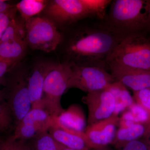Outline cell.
Returning a JSON list of instances; mask_svg holds the SVG:
<instances>
[{
	"label": "cell",
	"mask_w": 150,
	"mask_h": 150,
	"mask_svg": "<svg viewBox=\"0 0 150 150\" xmlns=\"http://www.w3.org/2000/svg\"><path fill=\"white\" fill-rule=\"evenodd\" d=\"M123 40L102 20L91 18L72 28L67 37H64V62L110 71L108 56Z\"/></svg>",
	"instance_id": "cell-1"
},
{
	"label": "cell",
	"mask_w": 150,
	"mask_h": 150,
	"mask_svg": "<svg viewBox=\"0 0 150 150\" xmlns=\"http://www.w3.org/2000/svg\"><path fill=\"white\" fill-rule=\"evenodd\" d=\"M123 39L150 33V0H114L102 20Z\"/></svg>",
	"instance_id": "cell-2"
},
{
	"label": "cell",
	"mask_w": 150,
	"mask_h": 150,
	"mask_svg": "<svg viewBox=\"0 0 150 150\" xmlns=\"http://www.w3.org/2000/svg\"><path fill=\"white\" fill-rule=\"evenodd\" d=\"M109 69L150 71V38L128 37L121 40L108 56Z\"/></svg>",
	"instance_id": "cell-3"
},
{
	"label": "cell",
	"mask_w": 150,
	"mask_h": 150,
	"mask_svg": "<svg viewBox=\"0 0 150 150\" xmlns=\"http://www.w3.org/2000/svg\"><path fill=\"white\" fill-rule=\"evenodd\" d=\"M71 74L70 63L64 62L54 64L45 78L41 108L51 117H57L64 110L61 104V98L68 89Z\"/></svg>",
	"instance_id": "cell-4"
},
{
	"label": "cell",
	"mask_w": 150,
	"mask_h": 150,
	"mask_svg": "<svg viewBox=\"0 0 150 150\" xmlns=\"http://www.w3.org/2000/svg\"><path fill=\"white\" fill-rule=\"evenodd\" d=\"M27 46L34 50L50 53L63 42L64 36L53 21L35 16L25 22Z\"/></svg>",
	"instance_id": "cell-5"
},
{
	"label": "cell",
	"mask_w": 150,
	"mask_h": 150,
	"mask_svg": "<svg viewBox=\"0 0 150 150\" xmlns=\"http://www.w3.org/2000/svg\"><path fill=\"white\" fill-rule=\"evenodd\" d=\"M15 67L5 77L4 86L6 102L13 115L16 126L31 109V103L28 86V74L15 71Z\"/></svg>",
	"instance_id": "cell-6"
},
{
	"label": "cell",
	"mask_w": 150,
	"mask_h": 150,
	"mask_svg": "<svg viewBox=\"0 0 150 150\" xmlns=\"http://www.w3.org/2000/svg\"><path fill=\"white\" fill-rule=\"evenodd\" d=\"M70 64L71 74L68 89L77 88L87 94L105 89L116 81L110 73L102 68Z\"/></svg>",
	"instance_id": "cell-7"
},
{
	"label": "cell",
	"mask_w": 150,
	"mask_h": 150,
	"mask_svg": "<svg viewBox=\"0 0 150 150\" xmlns=\"http://www.w3.org/2000/svg\"><path fill=\"white\" fill-rule=\"evenodd\" d=\"M43 11L46 17L54 22L65 25H70L86 19L93 18L85 0L49 1Z\"/></svg>",
	"instance_id": "cell-8"
},
{
	"label": "cell",
	"mask_w": 150,
	"mask_h": 150,
	"mask_svg": "<svg viewBox=\"0 0 150 150\" xmlns=\"http://www.w3.org/2000/svg\"><path fill=\"white\" fill-rule=\"evenodd\" d=\"M82 101L88 108V126L109 118L115 110L114 97L106 88L87 94Z\"/></svg>",
	"instance_id": "cell-9"
},
{
	"label": "cell",
	"mask_w": 150,
	"mask_h": 150,
	"mask_svg": "<svg viewBox=\"0 0 150 150\" xmlns=\"http://www.w3.org/2000/svg\"><path fill=\"white\" fill-rule=\"evenodd\" d=\"M119 119V116L112 115L107 119L87 126L84 133L88 148L90 149H99L112 144Z\"/></svg>",
	"instance_id": "cell-10"
},
{
	"label": "cell",
	"mask_w": 150,
	"mask_h": 150,
	"mask_svg": "<svg viewBox=\"0 0 150 150\" xmlns=\"http://www.w3.org/2000/svg\"><path fill=\"white\" fill-rule=\"evenodd\" d=\"M54 64L50 62H40L28 74V86L31 108H41L44 81Z\"/></svg>",
	"instance_id": "cell-11"
},
{
	"label": "cell",
	"mask_w": 150,
	"mask_h": 150,
	"mask_svg": "<svg viewBox=\"0 0 150 150\" xmlns=\"http://www.w3.org/2000/svg\"><path fill=\"white\" fill-rule=\"evenodd\" d=\"M110 71L116 81L133 92L150 89V71L111 69Z\"/></svg>",
	"instance_id": "cell-12"
},
{
	"label": "cell",
	"mask_w": 150,
	"mask_h": 150,
	"mask_svg": "<svg viewBox=\"0 0 150 150\" xmlns=\"http://www.w3.org/2000/svg\"><path fill=\"white\" fill-rule=\"evenodd\" d=\"M53 126L79 132H85L86 126L84 112L77 104L70 105L57 117H53Z\"/></svg>",
	"instance_id": "cell-13"
},
{
	"label": "cell",
	"mask_w": 150,
	"mask_h": 150,
	"mask_svg": "<svg viewBox=\"0 0 150 150\" xmlns=\"http://www.w3.org/2000/svg\"><path fill=\"white\" fill-rule=\"evenodd\" d=\"M51 136L66 147L76 150H90L88 146L84 132L53 126L48 130Z\"/></svg>",
	"instance_id": "cell-14"
},
{
	"label": "cell",
	"mask_w": 150,
	"mask_h": 150,
	"mask_svg": "<svg viewBox=\"0 0 150 150\" xmlns=\"http://www.w3.org/2000/svg\"><path fill=\"white\" fill-rule=\"evenodd\" d=\"M18 123L38 134L48 131L54 126V121L53 117L46 110L41 108H31Z\"/></svg>",
	"instance_id": "cell-15"
},
{
	"label": "cell",
	"mask_w": 150,
	"mask_h": 150,
	"mask_svg": "<svg viewBox=\"0 0 150 150\" xmlns=\"http://www.w3.org/2000/svg\"><path fill=\"white\" fill-rule=\"evenodd\" d=\"M142 137H144L145 140L149 139L148 127L144 124L136 123L129 128H119L112 144L117 149H121L129 142L140 140Z\"/></svg>",
	"instance_id": "cell-16"
},
{
	"label": "cell",
	"mask_w": 150,
	"mask_h": 150,
	"mask_svg": "<svg viewBox=\"0 0 150 150\" xmlns=\"http://www.w3.org/2000/svg\"><path fill=\"white\" fill-rule=\"evenodd\" d=\"M27 46L26 39H11L0 42V59L18 64L25 54Z\"/></svg>",
	"instance_id": "cell-17"
},
{
	"label": "cell",
	"mask_w": 150,
	"mask_h": 150,
	"mask_svg": "<svg viewBox=\"0 0 150 150\" xmlns=\"http://www.w3.org/2000/svg\"><path fill=\"white\" fill-rule=\"evenodd\" d=\"M112 94L115 100L113 115L118 116L135 102L127 88L120 82L115 81L106 88Z\"/></svg>",
	"instance_id": "cell-18"
},
{
	"label": "cell",
	"mask_w": 150,
	"mask_h": 150,
	"mask_svg": "<svg viewBox=\"0 0 150 150\" xmlns=\"http://www.w3.org/2000/svg\"><path fill=\"white\" fill-rule=\"evenodd\" d=\"M49 1L46 0H22L16 5L21 19L24 22L44 10Z\"/></svg>",
	"instance_id": "cell-19"
},
{
	"label": "cell",
	"mask_w": 150,
	"mask_h": 150,
	"mask_svg": "<svg viewBox=\"0 0 150 150\" xmlns=\"http://www.w3.org/2000/svg\"><path fill=\"white\" fill-rule=\"evenodd\" d=\"M120 119L141 123L147 126L150 136V117L147 111L137 103L134 102L123 112Z\"/></svg>",
	"instance_id": "cell-20"
},
{
	"label": "cell",
	"mask_w": 150,
	"mask_h": 150,
	"mask_svg": "<svg viewBox=\"0 0 150 150\" xmlns=\"http://www.w3.org/2000/svg\"><path fill=\"white\" fill-rule=\"evenodd\" d=\"M15 127L13 115L6 103L0 105V141H5L1 139L2 137H10Z\"/></svg>",
	"instance_id": "cell-21"
},
{
	"label": "cell",
	"mask_w": 150,
	"mask_h": 150,
	"mask_svg": "<svg viewBox=\"0 0 150 150\" xmlns=\"http://www.w3.org/2000/svg\"><path fill=\"white\" fill-rule=\"evenodd\" d=\"M32 150H61L64 146L56 141L48 131L37 135L31 139Z\"/></svg>",
	"instance_id": "cell-22"
},
{
	"label": "cell",
	"mask_w": 150,
	"mask_h": 150,
	"mask_svg": "<svg viewBox=\"0 0 150 150\" xmlns=\"http://www.w3.org/2000/svg\"><path fill=\"white\" fill-rule=\"evenodd\" d=\"M16 39H26V33L24 22L16 17L11 20L0 42Z\"/></svg>",
	"instance_id": "cell-23"
},
{
	"label": "cell",
	"mask_w": 150,
	"mask_h": 150,
	"mask_svg": "<svg viewBox=\"0 0 150 150\" xmlns=\"http://www.w3.org/2000/svg\"><path fill=\"white\" fill-rule=\"evenodd\" d=\"M134 101L145 109L150 117V89L133 92Z\"/></svg>",
	"instance_id": "cell-24"
},
{
	"label": "cell",
	"mask_w": 150,
	"mask_h": 150,
	"mask_svg": "<svg viewBox=\"0 0 150 150\" xmlns=\"http://www.w3.org/2000/svg\"><path fill=\"white\" fill-rule=\"evenodd\" d=\"M17 11L16 7L9 11L0 14V41L11 20L16 17Z\"/></svg>",
	"instance_id": "cell-25"
},
{
	"label": "cell",
	"mask_w": 150,
	"mask_h": 150,
	"mask_svg": "<svg viewBox=\"0 0 150 150\" xmlns=\"http://www.w3.org/2000/svg\"><path fill=\"white\" fill-rule=\"evenodd\" d=\"M121 150H149L145 140H138L126 144Z\"/></svg>",
	"instance_id": "cell-26"
},
{
	"label": "cell",
	"mask_w": 150,
	"mask_h": 150,
	"mask_svg": "<svg viewBox=\"0 0 150 150\" xmlns=\"http://www.w3.org/2000/svg\"><path fill=\"white\" fill-rule=\"evenodd\" d=\"M5 142L11 150H32L26 141L17 140L12 142H8L6 141Z\"/></svg>",
	"instance_id": "cell-27"
},
{
	"label": "cell",
	"mask_w": 150,
	"mask_h": 150,
	"mask_svg": "<svg viewBox=\"0 0 150 150\" xmlns=\"http://www.w3.org/2000/svg\"><path fill=\"white\" fill-rule=\"evenodd\" d=\"M17 64L13 62H7L0 59V79L5 77L12 69L16 66Z\"/></svg>",
	"instance_id": "cell-28"
},
{
	"label": "cell",
	"mask_w": 150,
	"mask_h": 150,
	"mask_svg": "<svg viewBox=\"0 0 150 150\" xmlns=\"http://www.w3.org/2000/svg\"><path fill=\"white\" fill-rule=\"evenodd\" d=\"M16 7L15 5H12L6 2V1L0 0V14L7 12Z\"/></svg>",
	"instance_id": "cell-29"
},
{
	"label": "cell",
	"mask_w": 150,
	"mask_h": 150,
	"mask_svg": "<svg viewBox=\"0 0 150 150\" xmlns=\"http://www.w3.org/2000/svg\"><path fill=\"white\" fill-rule=\"evenodd\" d=\"M4 83L5 77L0 79V105L6 102L4 91L1 89V86H4Z\"/></svg>",
	"instance_id": "cell-30"
},
{
	"label": "cell",
	"mask_w": 150,
	"mask_h": 150,
	"mask_svg": "<svg viewBox=\"0 0 150 150\" xmlns=\"http://www.w3.org/2000/svg\"><path fill=\"white\" fill-rule=\"evenodd\" d=\"M1 150H11L10 148L6 144L5 142L4 143L2 149Z\"/></svg>",
	"instance_id": "cell-31"
},
{
	"label": "cell",
	"mask_w": 150,
	"mask_h": 150,
	"mask_svg": "<svg viewBox=\"0 0 150 150\" xmlns=\"http://www.w3.org/2000/svg\"><path fill=\"white\" fill-rule=\"evenodd\" d=\"M145 140L146 141L147 145L148 148H149V150H150V140L149 139L147 140Z\"/></svg>",
	"instance_id": "cell-32"
},
{
	"label": "cell",
	"mask_w": 150,
	"mask_h": 150,
	"mask_svg": "<svg viewBox=\"0 0 150 150\" xmlns=\"http://www.w3.org/2000/svg\"><path fill=\"white\" fill-rule=\"evenodd\" d=\"M92 150H108L106 148V147H105L99 148V149H92Z\"/></svg>",
	"instance_id": "cell-33"
},
{
	"label": "cell",
	"mask_w": 150,
	"mask_h": 150,
	"mask_svg": "<svg viewBox=\"0 0 150 150\" xmlns=\"http://www.w3.org/2000/svg\"><path fill=\"white\" fill-rule=\"evenodd\" d=\"M4 142L5 141H0V150H1L2 149Z\"/></svg>",
	"instance_id": "cell-34"
},
{
	"label": "cell",
	"mask_w": 150,
	"mask_h": 150,
	"mask_svg": "<svg viewBox=\"0 0 150 150\" xmlns=\"http://www.w3.org/2000/svg\"><path fill=\"white\" fill-rule=\"evenodd\" d=\"M61 150H74V149H70V148H68L66 147H65L63 148V149H62Z\"/></svg>",
	"instance_id": "cell-35"
}]
</instances>
